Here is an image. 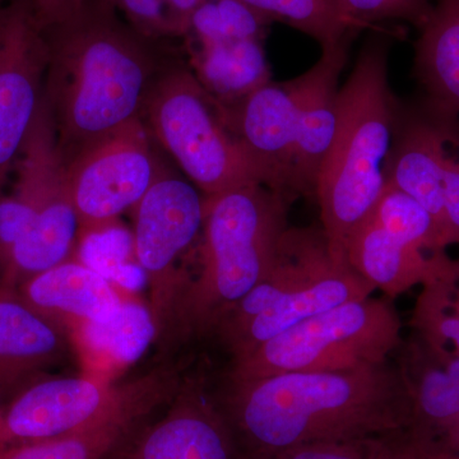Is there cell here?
<instances>
[{
	"mask_svg": "<svg viewBox=\"0 0 459 459\" xmlns=\"http://www.w3.org/2000/svg\"><path fill=\"white\" fill-rule=\"evenodd\" d=\"M241 459L320 442L365 440L409 424L398 367L292 371L234 382L220 409Z\"/></svg>",
	"mask_w": 459,
	"mask_h": 459,
	"instance_id": "obj_1",
	"label": "cell"
},
{
	"mask_svg": "<svg viewBox=\"0 0 459 459\" xmlns=\"http://www.w3.org/2000/svg\"><path fill=\"white\" fill-rule=\"evenodd\" d=\"M49 47L44 98L65 162L93 142L143 119L164 68L156 44L108 0H84L65 22L42 30Z\"/></svg>",
	"mask_w": 459,
	"mask_h": 459,
	"instance_id": "obj_2",
	"label": "cell"
},
{
	"mask_svg": "<svg viewBox=\"0 0 459 459\" xmlns=\"http://www.w3.org/2000/svg\"><path fill=\"white\" fill-rule=\"evenodd\" d=\"M391 31L373 30L338 91L337 126L318 184L320 221L343 249L385 188V164L401 102L389 84Z\"/></svg>",
	"mask_w": 459,
	"mask_h": 459,
	"instance_id": "obj_3",
	"label": "cell"
},
{
	"mask_svg": "<svg viewBox=\"0 0 459 459\" xmlns=\"http://www.w3.org/2000/svg\"><path fill=\"white\" fill-rule=\"evenodd\" d=\"M374 291L322 226H289L265 279L217 327L235 359L243 358L305 319Z\"/></svg>",
	"mask_w": 459,
	"mask_h": 459,
	"instance_id": "obj_4",
	"label": "cell"
},
{
	"mask_svg": "<svg viewBox=\"0 0 459 459\" xmlns=\"http://www.w3.org/2000/svg\"><path fill=\"white\" fill-rule=\"evenodd\" d=\"M291 204L263 184L205 197L202 273L189 296L199 327H217L265 279L289 229Z\"/></svg>",
	"mask_w": 459,
	"mask_h": 459,
	"instance_id": "obj_5",
	"label": "cell"
},
{
	"mask_svg": "<svg viewBox=\"0 0 459 459\" xmlns=\"http://www.w3.org/2000/svg\"><path fill=\"white\" fill-rule=\"evenodd\" d=\"M391 300L369 296L305 319L235 359L232 380L385 364L402 346L401 318Z\"/></svg>",
	"mask_w": 459,
	"mask_h": 459,
	"instance_id": "obj_6",
	"label": "cell"
},
{
	"mask_svg": "<svg viewBox=\"0 0 459 459\" xmlns=\"http://www.w3.org/2000/svg\"><path fill=\"white\" fill-rule=\"evenodd\" d=\"M144 119L151 134L205 197L249 184L264 186L262 171L189 69L172 66L160 74Z\"/></svg>",
	"mask_w": 459,
	"mask_h": 459,
	"instance_id": "obj_7",
	"label": "cell"
},
{
	"mask_svg": "<svg viewBox=\"0 0 459 459\" xmlns=\"http://www.w3.org/2000/svg\"><path fill=\"white\" fill-rule=\"evenodd\" d=\"M343 250L353 270L388 299L459 271L430 214L389 184Z\"/></svg>",
	"mask_w": 459,
	"mask_h": 459,
	"instance_id": "obj_8",
	"label": "cell"
},
{
	"mask_svg": "<svg viewBox=\"0 0 459 459\" xmlns=\"http://www.w3.org/2000/svg\"><path fill=\"white\" fill-rule=\"evenodd\" d=\"M69 195L83 237L111 228L165 171L143 119L93 142L65 162Z\"/></svg>",
	"mask_w": 459,
	"mask_h": 459,
	"instance_id": "obj_9",
	"label": "cell"
},
{
	"mask_svg": "<svg viewBox=\"0 0 459 459\" xmlns=\"http://www.w3.org/2000/svg\"><path fill=\"white\" fill-rule=\"evenodd\" d=\"M457 141L458 123L401 104L383 170L385 184L430 214L444 247L459 243V161L446 151Z\"/></svg>",
	"mask_w": 459,
	"mask_h": 459,
	"instance_id": "obj_10",
	"label": "cell"
},
{
	"mask_svg": "<svg viewBox=\"0 0 459 459\" xmlns=\"http://www.w3.org/2000/svg\"><path fill=\"white\" fill-rule=\"evenodd\" d=\"M49 66V47L32 0L0 7V189L33 122Z\"/></svg>",
	"mask_w": 459,
	"mask_h": 459,
	"instance_id": "obj_11",
	"label": "cell"
},
{
	"mask_svg": "<svg viewBox=\"0 0 459 459\" xmlns=\"http://www.w3.org/2000/svg\"><path fill=\"white\" fill-rule=\"evenodd\" d=\"M128 394L84 377L35 383L2 410L0 449L77 433L108 415Z\"/></svg>",
	"mask_w": 459,
	"mask_h": 459,
	"instance_id": "obj_12",
	"label": "cell"
},
{
	"mask_svg": "<svg viewBox=\"0 0 459 459\" xmlns=\"http://www.w3.org/2000/svg\"><path fill=\"white\" fill-rule=\"evenodd\" d=\"M304 91V75L271 81L235 104L221 107L226 126L240 141L264 178V186L291 195L292 150Z\"/></svg>",
	"mask_w": 459,
	"mask_h": 459,
	"instance_id": "obj_13",
	"label": "cell"
},
{
	"mask_svg": "<svg viewBox=\"0 0 459 459\" xmlns=\"http://www.w3.org/2000/svg\"><path fill=\"white\" fill-rule=\"evenodd\" d=\"M135 208V259L148 277H162L204 228L205 195L165 170Z\"/></svg>",
	"mask_w": 459,
	"mask_h": 459,
	"instance_id": "obj_14",
	"label": "cell"
},
{
	"mask_svg": "<svg viewBox=\"0 0 459 459\" xmlns=\"http://www.w3.org/2000/svg\"><path fill=\"white\" fill-rule=\"evenodd\" d=\"M100 459L241 458L221 411L186 397L155 424L134 425Z\"/></svg>",
	"mask_w": 459,
	"mask_h": 459,
	"instance_id": "obj_15",
	"label": "cell"
},
{
	"mask_svg": "<svg viewBox=\"0 0 459 459\" xmlns=\"http://www.w3.org/2000/svg\"><path fill=\"white\" fill-rule=\"evenodd\" d=\"M356 35L322 50L318 62L304 75V91L291 160V195L316 198V184L337 126L338 82Z\"/></svg>",
	"mask_w": 459,
	"mask_h": 459,
	"instance_id": "obj_16",
	"label": "cell"
},
{
	"mask_svg": "<svg viewBox=\"0 0 459 459\" xmlns=\"http://www.w3.org/2000/svg\"><path fill=\"white\" fill-rule=\"evenodd\" d=\"M400 350L397 367L410 400L406 428L459 459V358L418 338Z\"/></svg>",
	"mask_w": 459,
	"mask_h": 459,
	"instance_id": "obj_17",
	"label": "cell"
},
{
	"mask_svg": "<svg viewBox=\"0 0 459 459\" xmlns=\"http://www.w3.org/2000/svg\"><path fill=\"white\" fill-rule=\"evenodd\" d=\"M13 295L48 319L72 316L82 322L108 318L123 303L110 282L81 262L65 261L35 274Z\"/></svg>",
	"mask_w": 459,
	"mask_h": 459,
	"instance_id": "obj_18",
	"label": "cell"
},
{
	"mask_svg": "<svg viewBox=\"0 0 459 459\" xmlns=\"http://www.w3.org/2000/svg\"><path fill=\"white\" fill-rule=\"evenodd\" d=\"M413 74L428 95L427 108L451 122L459 117V7L437 2L420 30Z\"/></svg>",
	"mask_w": 459,
	"mask_h": 459,
	"instance_id": "obj_19",
	"label": "cell"
},
{
	"mask_svg": "<svg viewBox=\"0 0 459 459\" xmlns=\"http://www.w3.org/2000/svg\"><path fill=\"white\" fill-rule=\"evenodd\" d=\"M189 53L193 74L221 107L246 99L272 81L263 40L189 42Z\"/></svg>",
	"mask_w": 459,
	"mask_h": 459,
	"instance_id": "obj_20",
	"label": "cell"
},
{
	"mask_svg": "<svg viewBox=\"0 0 459 459\" xmlns=\"http://www.w3.org/2000/svg\"><path fill=\"white\" fill-rule=\"evenodd\" d=\"M59 329L16 295L0 296V383L32 373L56 358Z\"/></svg>",
	"mask_w": 459,
	"mask_h": 459,
	"instance_id": "obj_21",
	"label": "cell"
},
{
	"mask_svg": "<svg viewBox=\"0 0 459 459\" xmlns=\"http://www.w3.org/2000/svg\"><path fill=\"white\" fill-rule=\"evenodd\" d=\"M155 395L131 391L126 400L95 424L77 433L0 449V459H100L153 407Z\"/></svg>",
	"mask_w": 459,
	"mask_h": 459,
	"instance_id": "obj_22",
	"label": "cell"
},
{
	"mask_svg": "<svg viewBox=\"0 0 459 459\" xmlns=\"http://www.w3.org/2000/svg\"><path fill=\"white\" fill-rule=\"evenodd\" d=\"M155 322L146 307L123 301L108 318L82 322L81 338L91 352L117 365L140 360L155 337Z\"/></svg>",
	"mask_w": 459,
	"mask_h": 459,
	"instance_id": "obj_23",
	"label": "cell"
},
{
	"mask_svg": "<svg viewBox=\"0 0 459 459\" xmlns=\"http://www.w3.org/2000/svg\"><path fill=\"white\" fill-rule=\"evenodd\" d=\"M271 18L318 41L328 49L367 27L343 13L336 0H241Z\"/></svg>",
	"mask_w": 459,
	"mask_h": 459,
	"instance_id": "obj_24",
	"label": "cell"
},
{
	"mask_svg": "<svg viewBox=\"0 0 459 459\" xmlns=\"http://www.w3.org/2000/svg\"><path fill=\"white\" fill-rule=\"evenodd\" d=\"M271 18L241 0H204L190 17L186 39L195 44L264 40Z\"/></svg>",
	"mask_w": 459,
	"mask_h": 459,
	"instance_id": "obj_25",
	"label": "cell"
},
{
	"mask_svg": "<svg viewBox=\"0 0 459 459\" xmlns=\"http://www.w3.org/2000/svg\"><path fill=\"white\" fill-rule=\"evenodd\" d=\"M131 255H134L133 237L115 228L86 235L80 249V262L86 267L108 282L138 292L146 287L148 276L140 263L131 261Z\"/></svg>",
	"mask_w": 459,
	"mask_h": 459,
	"instance_id": "obj_26",
	"label": "cell"
},
{
	"mask_svg": "<svg viewBox=\"0 0 459 459\" xmlns=\"http://www.w3.org/2000/svg\"><path fill=\"white\" fill-rule=\"evenodd\" d=\"M343 13L368 30L385 22H407L421 30L434 13L430 0H336Z\"/></svg>",
	"mask_w": 459,
	"mask_h": 459,
	"instance_id": "obj_27",
	"label": "cell"
},
{
	"mask_svg": "<svg viewBox=\"0 0 459 459\" xmlns=\"http://www.w3.org/2000/svg\"><path fill=\"white\" fill-rule=\"evenodd\" d=\"M126 22L153 40L186 38L189 26L169 0H108Z\"/></svg>",
	"mask_w": 459,
	"mask_h": 459,
	"instance_id": "obj_28",
	"label": "cell"
},
{
	"mask_svg": "<svg viewBox=\"0 0 459 459\" xmlns=\"http://www.w3.org/2000/svg\"><path fill=\"white\" fill-rule=\"evenodd\" d=\"M370 446L371 459H457L409 428L371 437Z\"/></svg>",
	"mask_w": 459,
	"mask_h": 459,
	"instance_id": "obj_29",
	"label": "cell"
},
{
	"mask_svg": "<svg viewBox=\"0 0 459 459\" xmlns=\"http://www.w3.org/2000/svg\"><path fill=\"white\" fill-rule=\"evenodd\" d=\"M370 440L304 444L259 459H371Z\"/></svg>",
	"mask_w": 459,
	"mask_h": 459,
	"instance_id": "obj_30",
	"label": "cell"
},
{
	"mask_svg": "<svg viewBox=\"0 0 459 459\" xmlns=\"http://www.w3.org/2000/svg\"><path fill=\"white\" fill-rule=\"evenodd\" d=\"M84 0H32L33 16L41 30L65 22L81 8Z\"/></svg>",
	"mask_w": 459,
	"mask_h": 459,
	"instance_id": "obj_31",
	"label": "cell"
},
{
	"mask_svg": "<svg viewBox=\"0 0 459 459\" xmlns=\"http://www.w3.org/2000/svg\"><path fill=\"white\" fill-rule=\"evenodd\" d=\"M172 8L186 23L190 22V17L195 13V9L204 3V0H169Z\"/></svg>",
	"mask_w": 459,
	"mask_h": 459,
	"instance_id": "obj_32",
	"label": "cell"
},
{
	"mask_svg": "<svg viewBox=\"0 0 459 459\" xmlns=\"http://www.w3.org/2000/svg\"><path fill=\"white\" fill-rule=\"evenodd\" d=\"M440 2L451 3V4H455L459 7V0H440Z\"/></svg>",
	"mask_w": 459,
	"mask_h": 459,
	"instance_id": "obj_33",
	"label": "cell"
},
{
	"mask_svg": "<svg viewBox=\"0 0 459 459\" xmlns=\"http://www.w3.org/2000/svg\"><path fill=\"white\" fill-rule=\"evenodd\" d=\"M8 2H11V0H0V7H3V5L7 4Z\"/></svg>",
	"mask_w": 459,
	"mask_h": 459,
	"instance_id": "obj_34",
	"label": "cell"
},
{
	"mask_svg": "<svg viewBox=\"0 0 459 459\" xmlns=\"http://www.w3.org/2000/svg\"><path fill=\"white\" fill-rule=\"evenodd\" d=\"M0 274H2V265H0ZM0 279H2V276H0Z\"/></svg>",
	"mask_w": 459,
	"mask_h": 459,
	"instance_id": "obj_35",
	"label": "cell"
},
{
	"mask_svg": "<svg viewBox=\"0 0 459 459\" xmlns=\"http://www.w3.org/2000/svg\"><path fill=\"white\" fill-rule=\"evenodd\" d=\"M0 416H2V409H0Z\"/></svg>",
	"mask_w": 459,
	"mask_h": 459,
	"instance_id": "obj_36",
	"label": "cell"
}]
</instances>
